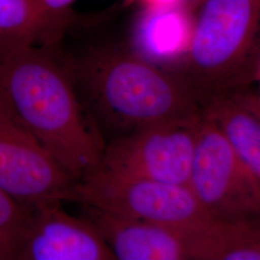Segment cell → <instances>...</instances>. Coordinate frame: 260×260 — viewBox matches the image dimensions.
I'll list each match as a JSON object with an SVG mask.
<instances>
[{"label":"cell","instance_id":"cell-7","mask_svg":"<svg viewBox=\"0 0 260 260\" xmlns=\"http://www.w3.org/2000/svg\"><path fill=\"white\" fill-rule=\"evenodd\" d=\"M76 182L0 104V188L33 208L74 202Z\"/></svg>","mask_w":260,"mask_h":260},{"label":"cell","instance_id":"cell-1","mask_svg":"<svg viewBox=\"0 0 260 260\" xmlns=\"http://www.w3.org/2000/svg\"><path fill=\"white\" fill-rule=\"evenodd\" d=\"M0 104L75 180L100 166L104 142L56 45L0 58Z\"/></svg>","mask_w":260,"mask_h":260},{"label":"cell","instance_id":"cell-12","mask_svg":"<svg viewBox=\"0 0 260 260\" xmlns=\"http://www.w3.org/2000/svg\"><path fill=\"white\" fill-rule=\"evenodd\" d=\"M204 115L223 132L260 187V120L233 95L215 99L205 105Z\"/></svg>","mask_w":260,"mask_h":260},{"label":"cell","instance_id":"cell-14","mask_svg":"<svg viewBox=\"0 0 260 260\" xmlns=\"http://www.w3.org/2000/svg\"><path fill=\"white\" fill-rule=\"evenodd\" d=\"M38 7L47 16L56 19H68L77 14L73 9L76 0H34Z\"/></svg>","mask_w":260,"mask_h":260},{"label":"cell","instance_id":"cell-6","mask_svg":"<svg viewBox=\"0 0 260 260\" xmlns=\"http://www.w3.org/2000/svg\"><path fill=\"white\" fill-rule=\"evenodd\" d=\"M201 120L130 131L105 146L98 169L119 177L188 186Z\"/></svg>","mask_w":260,"mask_h":260},{"label":"cell","instance_id":"cell-3","mask_svg":"<svg viewBox=\"0 0 260 260\" xmlns=\"http://www.w3.org/2000/svg\"><path fill=\"white\" fill-rule=\"evenodd\" d=\"M182 60L204 107L245 91L259 67L260 0H201Z\"/></svg>","mask_w":260,"mask_h":260},{"label":"cell","instance_id":"cell-16","mask_svg":"<svg viewBox=\"0 0 260 260\" xmlns=\"http://www.w3.org/2000/svg\"><path fill=\"white\" fill-rule=\"evenodd\" d=\"M181 0H146L148 6H171L179 4Z\"/></svg>","mask_w":260,"mask_h":260},{"label":"cell","instance_id":"cell-4","mask_svg":"<svg viewBox=\"0 0 260 260\" xmlns=\"http://www.w3.org/2000/svg\"><path fill=\"white\" fill-rule=\"evenodd\" d=\"M74 202L188 233H204L219 222L205 211L189 186L119 177L102 169L76 182Z\"/></svg>","mask_w":260,"mask_h":260},{"label":"cell","instance_id":"cell-5","mask_svg":"<svg viewBox=\"0 0 260 260\" xmlns=\"http://www.w3.org/2000/svg\"><path fill=\"white\" fill-rule=\"evenodd\" d=\"M188 186L214 220L260 223V187L217 124L200 121Z\"/></svg>","mask_w":260,"mask_h":260},{"label":"cell","instance_id":"cell-15","mask_svg":"<svg viewBox=\"0 0 260 260\" xmlns=\"http://www.w3.org/2000/svg\"><path fill=\"white\" fill-rule=\"evenodd\" d=\"M235 100L248 111L252 113L260 120V93H247L246 90L233 94Z\"/></svg>","mask_w":260,"mask_h":260},{"label":"cell","instance_id":"cell-13","mask_svg":"<svg viewBox=\"0 0 260 260\" xmlns=\"http://www.w3.org/2000/svg\"><path fill=\"white\" fill-rule=\"evenodd\" d=\"M31 208L0 188V259H17Z\"/></svg>","mask_w":260,"mask_h":260},{"label":"cell","instance_id":"cell-9","mask_svg":"<svg viewBox=\"0 0 260 260\" xmlns=\"http://www.w3.org/2000/svg\"><path fill=\"white\" fill-rule=\"evenodd\" d=\"M116 259L205 260V233H192L85 206Z\"/></svg>","mask_w":260,"mask_h":260},{"label":"cell","instance_id":"cell-8","mask_svg":"<svg viewBox=\"0 0 260 260\" xmlns=\"http://www.w3.org/2000/svg\"><path fill=\"white\" fill-rule=\"evenodd\" d=\"M20 260H115L103 235L87 217L67 213L62 203L31 208L19 248Z\"/></svg>","mask_w":260,"mask_h":260},{"label":"cell","instance_id":"cell-11","mask_svg":"<svg viewBox=\"0 0 260 260\" xmlns=\"http://www.w3.org/2000/svg\"><path fill=\"white\" fill-rule=\"evenodd\" d=\"M192 23L179 4L148 6L134 26L131 47L152 63L183 58Z\"/></svg>","mask_w":260,"mask_h":260},{"label":"cell","instance_id":"cell-2","mask_svg":"<svg viewBox=\"0 0 260 260\" xmlns=\"http://www.w3.org/2000/svg\"><path fill=\"white\" fill-rule=\"evenodd\" d=\"M58 47L77 90L114 125L130 132L204 116V104L182 75L161 69L126 42L99 39L75 55Z\"/></svg>","mask_w":260,"mask_h":260},{"label":"cell","instance_id":"cell-17","mask_svg":"<svg viewBox=\"0 0 260 260\" xmlns=\"http://www.w3.org/2000/svg\"><path fill=\"white\" fill-rule=\"evenodd\" d=\"M256 80H258L259 81L260 84V62H259V67H258V71H257V76H256ZM260 93V92H259Z\"/></svg>","mask_w":260,"mask_h":260},{"label":"cell","instance_id":"cell-10","mask_svg":"<svg viewBox=\"0 0 260 260\" xmlns=\"http://www.w3.org/2000/svg\"><path fill=\"white\" fill-rule=\"evenodd\" d=\"M78 17H49L34 0H0V58L19 47L55 46Z\"/></svg>","mask_w":260,"mask_h":260}]
</instances>
